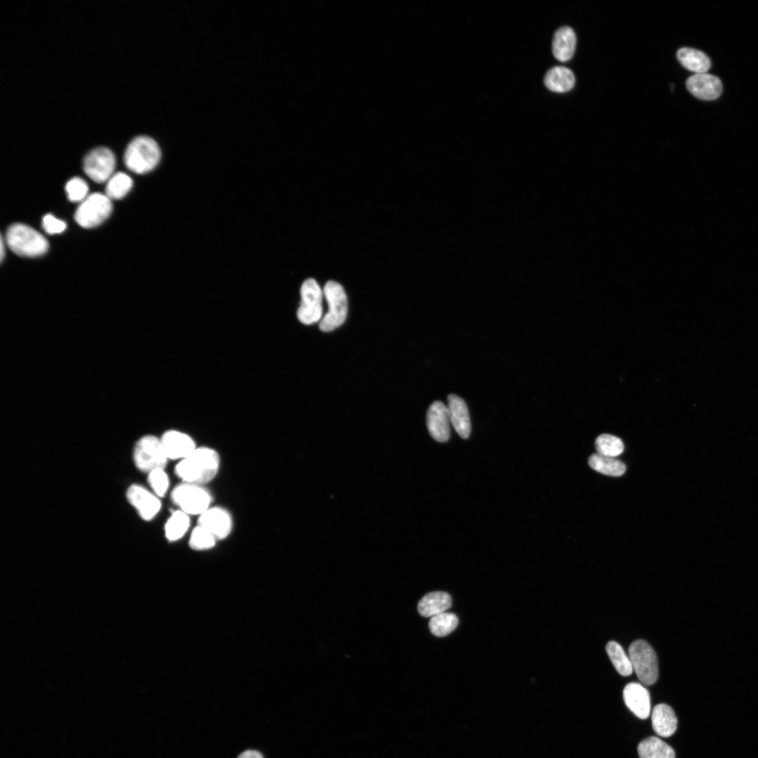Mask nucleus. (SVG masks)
Returning <instances> with one entry per match:
<instances>
[{"mask_svg":"<svg viewBox=\"0 0 758 758\" xmlns=\"http://www.w3.org/2000/svg\"><path fill=\"white\" fill-rule=\"evenodd\" d=\"M677 57L684 67L696 74L706 73L711 66V61L705 53L692 48L679 49Z\"/></svg>","mask_w":758,"mask_h":758,"instance_id":"obj_22","label":"nucleus"},{"mask_svg":"<svg viewBox=\"0 0 758 758\" xmlns=\"http://www.w3.org/2000/svg\"><path fill=\"white\" fill-rule=\"evenodd\" d=\"M172 501L187 514L200 515L210 507L211 493L201 484L182 482L172 491Z\"/></svg>","mask_w":758,"mask_h":758,"instance_id":"obj_6","label":"nucleus"},{"mask_svg":"<svg viewBox=\"0 0 758 758\" xmlns=\"http://www.w3.org/2000/svg\"><path fill=\"white\" fill-rule=\"evenodd\" d=\"M594 446L597 453L616 458L624 451L623 441L614 435L603 434L598 436L594 442Z\"/></svg>","mask_w":758,"mask_h":758,"instance_id":"obj_29","label":"nucleus"},{"mask_svg":"<svg viewBox=\"0 0 758 758\" xmlns=\"http://www.w3.org/2000/svg\"><path fill=\"white\" fill-rule=\"evenodd\" d=\"M189 514L179 510L173 512L165 524V535L169 541L181 538L190 527Z\"/></svg>","mask_w":758,"mask_h":758,"instance_id":"obj_25","label":"nucleus"},{"mask_svg":"<svg viewBox=\"0 0 758 758\" xmlns=\"http://www.w3.org/2000/svg\"><path fill=\"white\" fill-rule=\"evenodd\" d=\"M4 258V245L3 239L1 238V257H0L1 261L3 260Z\"/></svg>","mask_w":758,"mask_h":758,"instance_id":"obj_35","label":"nucleus"},{"mask_svg":"<svg viewBox=\"0 0 758 758\" xmlns=\"http://www.w3.org/2000/svg\"><path fill=\"white\" fill-rule=\"evenodd\" d=\"M450 422L448 406L440 401H434L427 412V426L435 441L442 443L449 439Z\"/></svg>","mask_w":758,"mask_h":758,"instance_id":"obj_12","label":"nucleus"},{"mask_svg":"<svg viewBox=\"0 0 758 758\" xmlns=\"http://www.w3.org/2000/svg\"><path fill=\"white\" fill-rule=\"evenodd\" d=\"M65 191L70 201L79 202L87 197L88 187L83 179L76 177L67 182Z\"/></svg>","mask_w":758,"mask_h":758,"instance_id":"obj_31","label":"nucleus"},{"mask_svg":"<svg viewBox=\"0 0 758 758\" xmlns=\"http://www.w3.org/2000/svg\"><path fill=\"white\" fill-rule=\"evenodd\" d=\"M328 310L319 321L323 332L332 331L340 326L347 314V298L343 286L336 281H328L323 289Z\"/></svg>","mask_w":758,"mask_h":758,"instance_id":"obj_4","label":"nucleus"},{"mask_svg":"<svg viewBox=\"0 0 758 758\" xmlns=\"http://www.w3.org/2000/svg\"><path fill=\"white\" fill-rule=\"evenodd\" d=\"M116 165L114 153L108 148L98 147L88 152L83 161V169L93 181L101 183L112 175Z\"/></svg>","mask_w":758,"mask_h":758,"instance_id":"obj_10","label":"nucleus"},{"mask_svg":"<svg viewBox=\"0 0 758 758\" xmlns=\"http://www.w3.org/2000/svg\"><path fill=\"white\" fill-rule=\"evenodd\" d=\"M42 226L48 234H55L62 232L66 228V223L51 214H47L43 218Z\"/></svg>","mask_w":758,"mask_h":758,"instance_id":"obj_33","label":"nucleus"},{"mask_svg":"<svg viewBox=\"0 0 758 758\" xmlns=\"http://www.w3.org/2000/svg\"><path fill=\"white\" fill-rule=\"evenodd\" d=\"M161 150L157 142L147 135H138L128 143L124 161L131 171L142 174L153 170L161 159Z\"/></svg>","mask_w":758,"mask_h":758,"instance_id":"obj_2","label":"nucleus"},{"mask_svg":"<svg viewBox=\"0 0 758 758\" xmlns=\"http://www.w3.org/2000/svg\"><path fill=\"white\" fill-rule=\"evenodd\" d=\"M6 239L8 247L20 256H40L48 248V243L41 234L22 223L11 225L7 230Z\"/></svg>","mask_w":758,"mask_h":758,"instance_id":"obj_3","label":"nucleus"},{"mask_svg":"<svg viewBox=\"0 0 758 758\" xmlns=\"http://www.w3.org/2000/svg\"><path fill=\"white\" fill-rule=\"evenodd\" d=\"M448 408L450 421L459 436L466 439L471 432V424L467 406L460 397L450 394L448 395Z\"/></svg>","mask_w":758,"mask_h":758,"instance_id":"obj_17","label":"nucleus"},{"mask_svg":"<svg viewBox=\"0 0 758 758\" xmlns=\"http://www.w3.org/2000/svg\"><path fill=\"white\" fill-rule=\"evenodd\" d=\"M198 525L208 530L217 540H221L230 533L232 519L230 514L225 509L220 507H210L199 515Z\"/></svg>","mask_w":758,"mask_h":758,"instance_id":"obj_13","label":"nucleus"},{"mask_svg":"<svg viewBox=\"0 0 758 758\" xmlns=\"http://www.w3.org/2000/svg\"><path fill=\"white\" fill-rule=\"evenodd\" d=\"M628 652L632 669L640 681L645 685L653 684L658 677V666L653 648L647 641L638 639L630 644Z\"/></svg>","mask_w":758,"mask_h":758,"instance_id":"obj_5","label":"nucleus"},{"mask_svg":"<svg viewBox=\"0 0 758 758\" xmlns=\"http://www.w3.org/2000/svg\"><path fill=\"white\" fill-rule=\"evenodd\" d=\"M607 654L618 673L623 676H629L632 672V666L629 656L622 646L614 641H610L606 646Z\"/></svg>","mask_w":758,"mask_h":758,"instance_id":"obj_27","label":"nucleus"},{"mask_svg":"<svg viewBox=\"0 0 758 758\" xmlns=\"http://www.w3.org/2000/svg\"><path fill=\"white\" fill-rule=\"evenodd\" d=\"M323 295L314 279H307L303 282L300 288L301 302L297 310V317L301 323L310 325L321 321Z\"/></svg>","mask_w":758,"mask_h":758,"instance_id":"obj_9","label":"nucleus"},{"mask_svg":"<svg viewBox=\"0 0 758 758\" xmlns=\"http://www.w3.org/2000/svg\"><path fill=\"white\" fill-rule=\"evenodd\" d=\"M148 482L158 497L165 496L168 486L169 479L164 469H158L148 473Z\"/></svg>","mask_w":758,"mask_h":758,"instance_id":"obj_32","label":"nucleus"},{"mask_svg":"<svg viewBox=\"0 0 758 758\" xmlns=\"http://www.w3.org/2000/svg\"><path fill=\"white\" fill-rule=\"evenodd\" d=\"M215 536L204 527L197 525L192 531L189 540L191 548L204 550L212 548L216 542Z\"/></svg>","mask_w":758,"mask_h":758,"instance_id":"obj_30","label":"nucleus"},{"mask_svg":"<svg viewBox=\"0 0 758 758\" xmlns=\"http://www.w3.org/2000/svg\"><path fill=\"white\" fill-rule=\"evenodd\" d=\"M132 186V179L126 173L119 172L112 175L107 180L105 194L110 199H119L130 191Z\"/></svg>","mask_w":758,"mask_h":758,"instance_id":"obj_28","label":"nucleus"},{"mask_svg":"<svg viewBox=\"0 0 758 758\" xmlns=\"http://www.w3.org/2000/svg\"><path fill=\"white\" fill-rule=\"evenodd\" d=\"M458 625V618L453 613L442 612L430 618L428 627L432 634L444 637L452 632Z\"/></svg>","mask_w":758,"mask_h":758,"instance_id":"obj_26","label":"nucleus"},{"mask_svg":"<svg viewBox=\"0 0 758 758\" xmlns=\"http://www.w3.org/2000/svg\"><path fill=\"white\" fill-rule=\"evenodd\" d=\"M112 210L111 199L101 193L88 196L75 211L76 222L84 228L95 227L103 222Z\"/></svg>","mask_w":758,"mask_h":758,"instance_id":"obj_8","label":"nucleus"},{"mask_svg":"<svg viewBox=\"0 0 758 758\" xmlns=\"http://www.w3.org/2000/svg\"><path fill=\"white\" fill-rule=\"evenodd\" d=\"M160 439L168 459L181 460L197 448L190 436L175 430L165 432Z\"/></svg>","mask_w":758,"mask_h":758,"instance_id":"obj_14","label":"nucleus"},{"mask_svg":"<svg viewBox=\"0 0 758 758\" xmlns=\"http://www.w3.org/2000/svg\"><path fill=\"white\" fill-rule=\"evenodd\" d=\"M588 464L596 472L611 477L622 476L626 471V465L622 461L597 453L590 456Z\"/></svg>","mask_w":758,"mask_h":758,"instance_id":"obj_24","label":"nucleus"},{"mask_svg":"<svg viewBox=\"0 0 758 758\" xmlns=\"http://www.w3.org/2000/svg\"><path fill=\"white\" fill-rule=\"evenodd\" d=\"M220 467L218 453L209 447H197L176 465L175 472L183 482L203 484L213 479Z\"/></svg>","mask_w":758,"mask_h":758,"instance_id":"obj_1","label":"nucleus"},{"mask_svg":"<svg viewBox=\"0 0 758 758\" xmlns=\"http://www.w3.org/2000/svg\"><path fill=\"white\" fill-rule=\"evenodd\" d=\"M639 758H675L674 750L666 743L655 736H650L638 745Z\"/></svg>","mask_w":758,"mask_h":758,"instance_id":"obj_23","label":"nucleus"},{"mask_svg":"<svg viewBox=\"0 0 758 758\" xmlns=\"http://www.w3.org/2000/svg\"><path fill=\"white\" fill-rule=\"evenodd\" d=\"M544 84L551 91L565 93L574 86L575 77L570 69L563 66H556L547 72L544 77Z\"/></svg>","mask_w":758,"mask_h":758,"instance_id":"obj_21","label":"nucleus"},{"mask_svg":"<svg viewBox=\"0 0 758 758\" xmlns=\"http://www.w3.org/2000/svg\"><path fill=\"white\" fill-rule=\"evenodd\" d=\"M452 604L451 597L445 592H433L425 594L418 604L419 613L426 618L445 612Z\"/></svg>","mask_w":758,"mask_h":758,"instance_id":"obj_20","label":"nucleus"},{"mask_svg":"<svg viewBox=\"0 0 758 758\" xmlns=\"http://www.w3.org/2000/svg\"><path fill=\"white\" fill-rule=\"evenodd\" d=\"M686 86L689 91L695 97L704 100H712L721 95L722 84L716 76L700 73L689 77Z\"/></svg>","mask_w":758,"mask_h":758,"instance_id":"obj_15","label":"nucleus"},{"mask_svg":"<svg viewBox=\"0 0 758 758\" xmlns=\"http://www.w3.org/2000/svg\"><path fill=\"white\" fill-rule=\"evenodd\" d=\"M133 458L136 467L147 473L164 469L168 460L161 439L153 435L144 436L137 441Z\"/></svg>","mask_w":758,"mask_h":758,"instance_id":"obj_7","label":"nucleus"},{"mask_svg":"<svg viewBox=\"0 0 758 758\" xmlns=\"http://www.w3.org/2000/svg\"><path fill=\"white\" fill-rule=\"evenodd\" d=\"M576 45V36L574 31L569 27L559 28L552 39V53L554 58L561 62L569 60Z\"/></svg>","mask_w":758,"mask_h":758,"instance_id":"obj_19","label":"nucleus"},{"mask_svg":"<svg viewBox=\"0 0 758 758\" xmlns=\"http://www.w3.org/2000/svg\"><path fill=\"white\" fill-rule=\"evenodd\" d=\"M237 758H263V756L258 751L248 750L241 752Z\"/></svg>","mask_w":758,"mask_h":758,"instance_id":"obj_34","label":"nucleus"},{"mask_svg":"<svg viewBox=\"0 0 758 758\" xmlns=\"http://www.w3.org/2000/svg\"><path fill=\"white\" fill-rule=\"evenodd\" d=\"M126 497L140 516L146 521L153 519L161 509V504L158 496L140 485H131L127 490Z\"/></svg>","mask_w":758,"mask_h":758,"instance_id":"obj_11","label":"nucleus"},{"mask_svg":"<svg viewBox=\"0 0 758 758\" xmlns=\"http://www.w3.org/2000/svg\"><path fill=\"white\" fill-rule=\"evenodd\" d=\"M623 699L627 707L638 718L649 717L651 712V698L649 691L641 684L632 682L623 689Z\"/></svg>","mask_w":758,"mask_h":758,"instance_id":"obj_16","label":"nucleus"},{"mask_svg":"<svg viewBox=\"0 0 758 758\" xmlns=\"http://www.w3.org/2000/svg\"><path fill=\"white\" fill-rule=\"evenodd\" d=\"M651 722L654 731L661 737L671 736L677 728V718L674 710L664 703L658 704L653 707Z\"/></svg>","mask_w":758,"mask_h":758,"instance_id":"obj_18","label":"nucleus"}]
</instances>
